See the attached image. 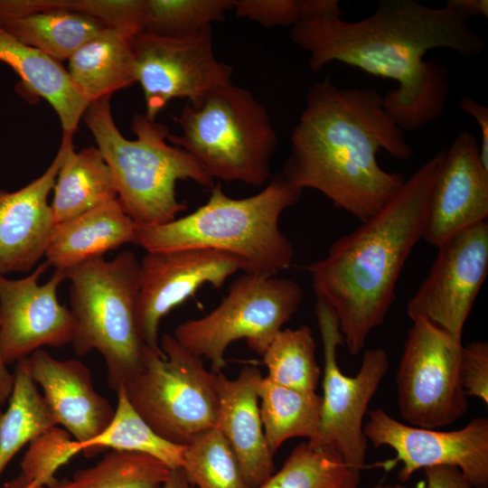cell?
I'll return each mask as SVG.
<instances>
[{
    "instance_id": "6da1fadb",
    "label": "cell",
    "mask_w": 488,
    "mask_h": 488,
    "mask_svg": "<svg viewBox=\"0 0 488 488\" xmlns=\"http://www.w3.org/2000/svg\"><path fill=\"white\" fill-rule=\"evenodd\" d=\"M469 18L444 5L414 0H382L371 15L345 21L343 10L305 18L291 27L292 42L309 54L316 73L330 62L358 68L398 83L383 97L387 114L403 131H414L439 117L450 91V70L430 50L446 48L477 57L484 39Z\"/></svg>"
},
{
    "instance_id": "7a4b0ae2",
    "label": "cell",
    "mask_w": 488,
    "mask_h": 488,
    "mask_svg": "<svg viewBox=\"0 0 488 488\" xmlns=\"http://www.w3.org/2000/svg\"><path fill=\"white\" fill-rule=\"evenodd\" d=\"M398 159L413 149L387 114L383 97L371 88L314 84L291 135L280 174L299 190L318 191L361 221L377 214L406 178L378 163L380 150Z\"/></svg>"
},
{
    "instance_id": "3957f363",
    "label": "cell",
    "mask_w": 488,
    "mask_h": 488,
    "mask_svg": "<svg viewBox=\"0 0 488 488\" xmlns=\"http://www.w3.org/2000/svg\"><path fill=\"white\" fill-rule=\"evenodd\" d=\"M440 159L441 151L406 179L377 214L338 238L323 258L307 266L316 298L334 311L352 356L384 323L402 268L423 239Z\"/></svg>"
},
{
    "instance_id": "277c9868",
    "label": "cell",
    "mask_w": 488,
    "mask_h": 488,
    "mask_svg": "<svg viewBox=\"0 0 488 488\" xmlns=\"http://www.w3.org/2000/svg\"><path fill=\"white\" fill-rule=\"evenodd\" d=\"M301 195L280 173L262 191L245 198L229 197L218 183L194 211L162 225H136L133 244L146 252L216 249L243 260L244 273L277 275L288 268L294 258L279 220Z\"/></svg>"
},
{
    "instance_id": "5b68a950",
    "label": "cell",
    "mask_w": 488,
    "mask_h": 488,
    "mask_svg": "<svg viewBox=\"0 0 488 488\" xmlns=\"http://www.w3.org/2000/svg\"><path fill=\"white\" fill-rule=\"evenodd\" d=\"M109 99L89 103L82 118L112 173L118 202L137 226L175 220L187 208L177 199L176 183L190 179L211 189L214 180L189 153L167 143L165 125L145 115L136 114L132 119L136 138L124 137L115 124Z\"/></svg>"
},
{
    "instance_id": "8992f818",
    "label": "cell",
    "mask_w": 488,
    "mask_h": 488,
    "mask_svg": "<svg viewBox=\"0 0 488 488\" xmlns=\"http://www.w3.org/2000/svg\"><path fill=\"white\" fill-rule=\"evenodd\" d=\"M140 260L131 250L113 259L86 261L66 272L75 329L74 352H99L106 363L109 387L117 391L141 369L144 343L136 306Z\"/></svg>"
},
{
    "instance_id": "52a82bcc",
    "label": "cell",
    "mask_w": 488,
    "mask_h": 488,
    "mask_svg": "<svg viewBox=\"0 0 488 488\" xmlns=\"http://www.w3.org/2000/svg\"><path fill=\"white\" fill-rule=\"evenodd\" d=\"M174 120L181 135L167 140L189 153L213 180L263 185L277 137L265 108L247 89L230 83L200 105L189 102Z\"/></svg>"
},
{
    "instance_id": "ba28073f",
    "label": "cell",
    "mask_w": 488,
    "mask_h": 488,
    "mask_svg": "<svg viewBox=\"0 0 488 488\" xmlns=\"http://www.w3.org/2000/svg\"><path fill=\"white\" fill-rule=\"evenodd\" d=\"M160 347L144 345L140 371L120 388L158 435L187 446L216 426L219 399L212 372L174 335L163 334Z\"/></svg>"
},
{
    "instance_id": "9c48e42d",
    "label": "cell",
    "mask_w": 488,
    "mask_h": 488,
    "mask_svg": "<svg viewBox=\"0 0 488 488\" xmlns=\"http://www.w3.org/2000/svg\"><path fill=\"white\" fill-rule=\"evenodd\" d=\"M304 296L302 287L290 278L244 273L216 308L180 324L174 337L192 353L209 360L211 371L219 373L226 366L225 352L235 341L246 340L262 356Z\"/></svg>"
},
{
    "instance_id": "30bf717a",
    "label": "cell",
    "mask_w": 488,
    "mask_h": 488,
    "mask_svg": "<svg viewBox=\"0 0 488 488\" xmlns=\"http://www.w3.org/2000/svg\"><path fill=\"white\" fill-rule=\"evenodd\" d=\"M314 313L323 345L324 394L319 427L307 444L336 449L350 467L361 472L369 446L363 418L389 370V356L380 348L367 350L358 373L343 374L337 362V349L344 343L337 316L320 298H316Z\"/></svg>"
},
{
    "instance_id": "8fae6325",
    "label": "cell",
    "mask_w": 488,
    "mask_h": 488,
    "mask_svg": "<svg viewBox=\"0 0 488 488\" xmlns=\"http://www.w3.org/2000/svg\"><path fill=\"white\" fill-rule=\"evenodd\" d=\"M411 322L396 374L398 407L408 425L437 429L468 410L460 372L463 343L425 319Z\"/></svg>"
},
{
    "instance_id": "7c38bea8",
    "label": "cell",
    "mask_w": 488,
    "mask_h": 488,
    "mask_svg": "<svg viewBox=\"0 0 488 488\" xmlns=\"http://www.w3.org/2000/svg\"><path fill=\"white\" fill-rule=\"evenodd\" d=\"M133 51L136 82L151 120L174 99H187L198 106L214 90L232 83L231 67L215 57L211 25L182 37L139 32Z\"/></svg>"
},
{
    "instance_id": "4fadbf2b",
    "label": "cell",
    "mask_w": 488,
    "mask_h": 488,
    "mask_svg": "<svg viewBox=\"0 0 488 488\" xmlns=\"http://www.w3.org/2000/svg\"><path fill=\"white\" fill-rule=\"evenodd\" d=\"M363 432L375 448H392L396 456L386 469L402 463L401 482L419 469L451 465L460 469L473 488H488V419L474 418L464 427L438 431L402 423L381 408L368 413Z\"/></svg>"
},
{
    "instance_id": "5bb4252c",
    "label": "cell",
    "mask_w": 488,
    "mask_h": 488,
    "mask_svg": "<svg viewBox=\"0 0 488 488\" xmlns=\"http://www.w3.org/2000/svg\"><path fill=\"white\" fill-rule=\"evenodd\" d=\"M437 249L428 275L407 305V314L411 321L425 319L462 341L488 271L487 221L455 234Z\"/></svg>"
},
{
    "instance_id": "9a60e30c",
    "label": "cell",
    "mask_w": 488,
    "mask_h": 488,
    "mask_svg": "<svg viewBox=\"0 0 488 488\" xmlns=\"http://www.w3.org/2000/svg\"><path fill=\"white\" fill-rule=\"evenodd\" d=\"M246 270L239 257L211 249L146 252L140 260L136 320L145 345H159L161 320L205 284L221 288L238 271Z\"/></svg>"
},
{
    "instance_id": "2e32d148",
    "label": "cell",
    "mask_w": 488,
    "mask_h": 488,
    "mask_svg": "<svg viewBox=\"0 0 488 488\" xmlns=\"http://www.w3.org/2000/svg\"><path fill=\"white\" fill-rule=\"evenodd\" d=\"M49 267L45 261L20 279L0 276V356L6 366L43 346L71 344L74 318L57 296L66 272L54 270L47 282L39 284Z\"/></svg>"
},
{
    "instance_id": "e0dca14e",
    "label": "cell",
    "mask_w": 488,
    "mask_h": 488,
    "mask_svg": "<svg viewBox=\"0 0 488 488\" xmlns=\"http://www.w3.org/2000/svg\"><path fill=\"white\" fill-rule=\"evenodd\" d=\"M487 217L488 170L476 136L464 130L441 151L423 239L437 248Z\"/></svg>"
},
{
    "instance_id": "ac0fdd59",
    "label": "cell",
    "mask_w": 488,
    "mask_h": 488,
    "mask_svg": "<svg viewBox=\"0 0 488 488\" xmlns=\"http://www.w3.org/2000/svg\"><path fill=\"white\" fill-rule=\"evenodd\" d=\"M26 359L31 377L41 387L56 425H61L80 446L106 428L115 408L97 392L91 372L83 362L58 360L42 349Z\"/></svg>"
},
{
    "instance_id": "d6986e66",
    "label": "cell",
    "mask_w": 488,
    "mask_h": 488,
    "mask_svg": "<svg viewBox=\"0 0 488 488\" xmlns=\"http://www.w3.org/2000/svg\"><path fill=\"white\" fill-rule=\"evenodd\" d=\"M62 155L60 146L41 176L15 192L0 191V276L27 272L45 256L56 224L48 196Z\"/></svg>"
},
{
    "instance_id": "ffe728a7",
    "label": "cell",
    "mask_w": 488,
    "mask_h": 488,
    "mask_svg": "<svg viewBox=\"0 0 488 488\" xmlns=\"http://www.w3.org/2000/svg\"><path fill=\"white\" fill-rule=\"evenodd\" d=\"M219 409L216 427L223 435L240 465L250 488H257L274 472V455L264 435L257 384L261 372L248 365L236 379L212 372Z\"/></svg>"
},
{
    "instance_id": "44dd1931",
    "label": "cell",
    "mask_w": 488,
    "mask_h": 488,
    "mask_svg": "<svg viewBox=\"0 0 488 488\" xmlns=\"http://www.w3.org/2000/svg\"><path fill=\"white\" fill-rule=\"evenodd\" d=\"M136 227L118 201H112L55 224L46 262L55 270L67 272L125 244H133Z\"/></svg>"
},
{
    "instance_id": "7402d4cb",
    "label": "cell",
    "mask_w": 488,
    "mask_h": 488,
    "mask_svg": "<svg viewBox=\"0 0 488 488\" xmlns=\"http://www.w3.org/2000/svg\"><path fill=\"white\" fill-rule=\"evenodd\" d=\"M0 61L17 73L27 92L48 101L60 118L63 135L73 136L89 103L61 62L21 42L1 25Z\"/></svg>"
},
{
    "instance_id": "603a6c76",
    "label": "cell",
    "mask_w": 488,
    "mask_h": 488,
    "mask_svg": "<svg viewBox=\"0 0 488 488\" xmlns=\"http://www.w3.org/2000/svg\"><path fill=\"white\" fill-rule=\"evenodd\" d=\"M20 12L23 16L0 18V25L60 62L107 28L89 15L53 6L51 0H21Z\"/></svg>"
},
{
    "instance_id": "cb8c5ba5",
    "label": "cell",
    "mask_w": 488,
    "mask_h": 488,
    "mask_svg": "<svg viewBox=\"0 0 488 488\" xmlns=\"http://www.w3.org/2000/svg\"><path fill=\"white\" fill-rule=\"evenodd\" d=\"M138 33L105 28L68 60L70 77L89 102L136 82L133 39Z\"/></svg>"
},
{
    "instance_id": "d4e9b609",
    "label": "cell",
    "mask_w": 488,
    "mask_h": 488,
    "mask_svg": "<svg viewBox=\"0 0 488 488\" xmlns=\"http://www.w3.org/2000/svg\"><path fill=\"white\" fill-rule=\"evenodd\" d=\"M61 146L63 155L51 203L56 224L117 200L112 173L98 147L77 152L72 136L67 135H62Z\"/></svg>"
},
{
    "instance_id": "484cf974",
    "label": "cell",
    "mask_w": 488,
    "mask_h": 488,
    "mask_svg": "<svg viewBox=\"0 0 488 488\" xmlns=\"http://www.w3.org/2000/svg\"><path fill=\"white\" fill-rule=\"evenodd\" d=\"M257 392L264 435L273 455L290 438L309 440L315 435L322 396L276 384L263 376L258 381Z\"/></svg>"
},
{
    "instance_id": "4316f807",
    "label": "cell",
    "mask_w": 488,
    "mask_h": 488,
    "mask_svg": "<svg viewBox=\"0 0 488 488\" xmlns=\"http://www.w3.org/2000/svg\"><path fill=\"white\" fill-rule=\"evenodd\" d=\"M26 358L16 364L8 407L0 419V475L27 443L57 426Z\"/></svg>"
},
{
    "instance_id": "83f0119b",
    "label": "cell",
    "mask_w": 488,
    "mask_h": 488,
    "mask_svg": "<svg viewBox=\"0 0 488 488\" xmlns=\"http://www.w3.org/2000/svg\"><path fill=\"white\" fill-rule=\"evenodd\" d=\"M116 392L117 401L110 422L100 434L80 446L81 453L86 456L105 449L139 453L159 460L170 469L181 468L185 446L158 435L134 408L123 388Z\"/></svg>"
},
{
    "instance_id": "f1b7e54d",
    "label": "cell",
    "mask_w": 488,
    "mask_h": 488,
    "mask_svg": "<svg viewBox=\"0 0 488 488\" xmlns=\"http://www.w3.org/2000/svg\"><path fill=\"white\" fill-rule=\"evenodd\" d=\"M360 472L333 447L297 445L283 466L257 488H358Z\"/></svg>"
},
{
    "instance_id": "f546056e",
    "label": "cell",
    "mask_w": 488,
    "mask_h": 488,
    "mask_svg": "<svg viewBox=\"0 0 488 488\" xmlns=\"http://www.w3.org/2000/svg\"><path fill=\"white\" fill-rule=\"evenodd\" d=\"M315 348L313 331L308 325L282 329L262 355L268 370L266 377L284 387L315 392L322 375Z\"/></svg>"
},
{
    "instance_id": "4dcf8cb0",
    "label": "cell",
    "mask_w": 488,
    "mask_h": 488,
    "mask_svg": "<svg viewBox=\"0 0 488 488\" xmlns=\"http://www.w3.org/2000/svg\"><path fill=\"white\" fill-rule=\"evenodd\" d=\"M170 472L152 456L111 450L96 465L60 483L62 488H161Z\"/></svg>"
},
{
    "instance_id": "1f68e13d",
    "label": "cell",
    "mask_w": 488,
    "mask_h": 488,
    "mask_svg": "<svg viewBox=\"0 0 488 488\" xmlns=\"http://www.w3.org/2000/svg\"><path fill=\"white\" fill-rule=\"evenodd\" d=\"M181 468L195 488H250L235 453L216 427L185 446Z\"/></svg>"
},
{
    "instance_id": "d6a6232c",
    "label": "cell",
    "mask_w": 488,
    "mask_h": 488,
    "mask_svg": "<svg viewBox=\"0 0 488 488\" xmlns=\"http://www.w3.org/2000/svg\"><path fill=\"white\" fill-rule=\"evenodd\" d=\"M234 0H145L142 32L182 37L221 21Z\"/></svg>"
},
{
    "instance_id": "836d02e7",
    "label": "cell",
    "mask_w": 488,
    "mask_h": 488,
    "mask_svg": "<svg viewBox=\"0 0 488 488\" xmlns=\"http://www.w3.org/2000/svg\"><path fill=\"white\" fill-rule=\"evenodd\" d=\"M81 453L77 441L70 434L52 427L30 443L21 462V474L38 484H51L58 469L74 455Z\"/></svg>"
},
{
    "instance_id": "e575fe53",
    "label": "cell",
    "mask_w": 488,
    "mask_h": 488,
    "mask_svg": "<svg viewBox=\"0 0 488 488\" xmlns=\"http://www.w3.org/2000/svg\"><path fill=\"white\" fill-rule=\"evenodd\" d=\"M56 7L89 15L108 28L142 32L145 0H53Z\"/></svg>"
},
{
    "instance_id": "d590c367",
    "label": "cell",
    "mask_w": 488,
    "mask_h": 488,
    "mask_svg": "<svg viewBox=\"0 0 488 488\" xmlns=\"http://www.w3.org/2000/svg\"><path fill=\"white\" fill-rule=\"evenodd\" d=\"M232 10L264 27H293L303 17V0H234Z\"/></svg>"
},
{
    "instance_id": "8d00e7d4",
    "label": "cell",
    "mask_w": 488,
    "mask_h": 488,
    "mask_svg": "<svg viewBox=\"0 0 488 488\" xmlns=\"http://www.w3.org/2000/svg\"><path fill=\"white\" fill-rule=\"evenodd\" d=\"M461 380L467 396L488 405V343L474 341L463 345L460 362Z\"/></svg>"
},
{
    "instance_id": "74e56055",
    "label": "cell",
    "mask_w": 488,
    "mask_h": 488,
    "mask_svg": "<svg viewBox=\"0 0 488 488\" xmlns=\"http://www.w3.org/2000/svg\"><path fill=\"white\" fill-rule=\"evenodd\" d=\"M425 481L416 488H473L459 468L451 465H438L424 469ZM395 488H411L394 484Z\"/></svg>"
},
{
    "instance_id": "f35d334b",
    "label": "cell",
    "mask_w": 488,
    "mask_h": 488,
    "mask_svg": "<svg viewBox=\"0 0 488 488\" xmlns=\"http://www.w3.org/2000/svg\"><path fill=\"white\" fill-rule=\"evenodd\" d=\"M458 106L462 111L472 116L479 125L481 133L480 158L483 167L488 170V108L472 97L462 96Z\"/></svg>"
},
{
    "instance_id": "ab89813d",
    "label": "cell",
    "mask_w": 488,
    "mask_h": 488,
    "mask_svg": "<svg viewBox=\"0 0 488 488\" xmlns=\"http://www.w3.org/2000/svg\"><path fill=\"white\" fill-rule=\"evenodd\" d=\"M445 5L464 14L469 19L479 15L488 16L487 0H448Z\"/></svg>"
},
{
    "instance_id": "60d3db41",
    "label": "cell",
    "mask_w": 488,
    "mask_h": 488,
    "mask_svg": "<svg viewBox=\"0 0 488 488\" xmlns=\"http://www.w3.org/2000/svg\"><path fill=\"white\" fill-rule=\"evenodd\" d=\"M14 374L7 370L0 356V405L5 404L12 393Z\"/></svg>"
},
{
    "instance_id": "b9f144b4",
    "label": "cell",
    "mask_w": 488,
    "mask_h": 488,
    "mask_svg": "<svg viewBox=\"0 0 488 488\" xmlns=\"http://www.w3.org/2000/svg\"><path fill=\"white\" fill-rule=\"evenodd\" d=\"M2 488H62V487L61 485L60 480H56L51 484H38L32 482L28 478H26L24 475L20 474L15 478L5 483Z\"/></svg>"
},
{
    "instance_id": "7bdbcfd3",
    "label": "cell",
    "mask_w": 488,
    "mask_h": 488,
    "mask_svg": "<svg viewBox=\"0 0 488 488\" xmlns=\"http://www.w3.org/2000/svg\"><path fill=\"white\" fill-rule=\"evenodd\" d=\"M161 488H195L187 480L182 468L171 469L170 474Z\"/></svg>"
},
{
    "instance_id": "ee69618b",
    "label": "cell",
    "mask_w": 488,
    "mask_h": 488,
    "mask_svg": "<svg viewBox=\"0 0 488 488\" xmlns=\"http://www.w3.org/2000/svg\"><path fill=\"white\" fill-rule=\"evenodd\" d=\"M372 488H395V486L391 485V484H387V483H385L383 482H380L379 483H377Z\"/></svg>"
},
{
    "instance_id": "f6af8a7d",
    "label": "cell",
    "mask_w": 488,
    "mask_h": 488,
    "mask_svg": "<svg viewBox=\"0 0 488 488\" xmlns=\"http://www.w3.org/2000/svg\"><path fill=\"white\" fill-rule=\"evenodd\" d=\"M3 412L0 410V419L2 418Z\"/></svg>"
}]
</instances>
